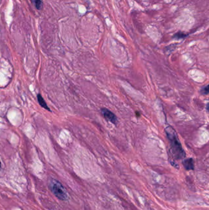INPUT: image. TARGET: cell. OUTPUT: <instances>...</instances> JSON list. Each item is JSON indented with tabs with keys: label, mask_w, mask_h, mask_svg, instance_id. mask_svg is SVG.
<instances>
[{
	"label": "cell",
	"mask_w": 209,
	"mask_h": 210,
	"mask_svg": "<svg viewBox=\"0 0 209 210\" xmlns=\"http://www.w3.org/2000/svg\"><path fill=\"white\" fill-rule=\"evenodd\" d=\"M165 133L169 141L171 151L174 159L175 160L184 159L186 156L185 153L182 148L175 130L171 126H168L165 129Z\"/></svg>",
	"instance_id": "6da1fadb"
},
{
	"label": "cell",
	"mask_w": 209,
	"mask_h": 210,
	"mask_svg": "<svg viewBox=\"0 0 209 210\" xmlns=\"http://www.w3.org/2000/svg\"><path fill=\"white\" fill-rule=\"evenodd\" d=\"M50 189L55 195L61 200H66L68 199V193L62 185V184L56 180H52L50 183Z\"/></svg>",
	"instance_id": "7a4b0ae2"
},
{
	"label": "cell",
	"mask_w": 209,
	"mask_h": 210,
	"mask_svg": "<svg viewBox=\"0 0 209 210\" xmlns=\"http://www.w3.org/2000/svg\"><path fill=\"white\" fill-rule=\"evenodd\" d=\"M101 111L102 114H103L104 117L106 118V119L111 122L112 123L115 125L117 124V122H118L117 117L112 111H111L107 108H102L101 110Z\"/></svg>",
	"instance_id": "3957f363"
},
{
	"label": "cell",
	"mask_w": 209,
	"mask_h": 210,
	"mask_svg": "<svg viewBox=\"0 0 209 210\" xmlns=\"http://www.w3.org/2000/svg\"><path fill=\"white\" fill-rule=\"evenodd\" d=\"M183 165L186 170H193L195 169L194 160L193 159H187L183 161Z\"/></svg>",
	"instance_id": "277c9868"
},
{
	"label": "cell",
	"mask_w": 209,
	"mask_h": 210,
	"mask_svg": "<svg viewBox=\"0 0 209 210\" xmlns=\"http://www.w3.org/2000/svg\"><path fill=\"white\" fill-rule=\"evenodd\" d=\"M37 100H38L39 103L40 104V106H41L42 107L44 108H45V109H46V110H47L48 111H50V108L47 107V105L46 103L45 102V101L44 100L43 98L42 97V96H41L40 94H39V95H37Z\"/></svg>",
	"instance_id": "5b68a950"
},
{
	"label": "cell",
	"mask_w": 209,
	"mask_h": 210,
	"mask_svg": "<svg viewBox=\"0 0 209 210\" xmlns=\"http://www.w3.org/2000/svg\"><path fill=\"white\" fill-rule=\"evenodd\" d=\"M30 1L34 5V6L36 7L37 9L40 10L43 8V5L41 0H30Z\"/></svg>",
	"instance_id": "8992f818"
},
{
	"label": "cell",
	"mask_w": 209,
	"mask_h": 210,
	"mask_svg": "<svg viewBox=\"0 0 209 210\" xmlns=\"http://www.w3.org/2000/svg\"><path fill=\"white\" fill-rule=\"evenodd\" d=\"M187 35L185 34V33H182V32H178L177 33H176L175 35H174V38H177V39H182V38H184Z\"/></svg>",
	"instance_id": "52a82bcc"
},
{
	"label": "cell",
	"mask_w": 209,
	"mask_h": 210,
	"mask_svg": "<svg viewBox=\"0 0 209 210\" xmlns=\"http://www.w3.org/2000/svg\"><path fill=\"white\" fill-rule=\"evenodd\" d=\"M201 93L203 94V95H207L208 94V86H206L205 87H203L201 90Z\"/></svg>",
	"instance_id": "ba28073f"
},
{
	"label": "cell",
	"mask_w": 209,
	"mask_h": 210,
	"mask_svg": "<svg viewBox=\"0 0 209 210\" xmlns=\"http://www.w3.org/2000/svg\"><path fill=\"white\" fill-rule=\"evenodd\" d=\"M1 166H2V163L1 162H0V168H1Z\"/></svg>",
	"instance_id": "9c48e42d"
}]
</instances>
